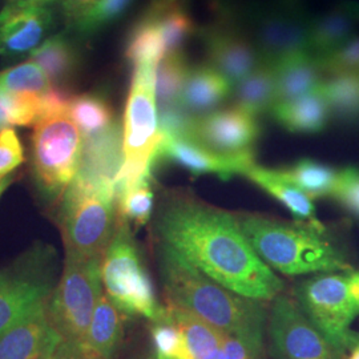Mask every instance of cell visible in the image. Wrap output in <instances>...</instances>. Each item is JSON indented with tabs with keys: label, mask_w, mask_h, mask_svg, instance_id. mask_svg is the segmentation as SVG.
Here are the masks:
<instances>
[{
	"label": "cell",
	"mask_w": 359,
	"mask_h": 359,
	"mask_svg": "<svg viewBox=\"0 0 359 359\" xmlns=\"http://www.w3.org/2000/svg\"><path fill=\"white\" fill-rule=\"evenodd\" d=\"M154 231L158 244L237 294L269 301L283 292V280L258 257L237 217L225 210L175 197L158 210Z\"/></svg>",
	"instance_id": "1"
},
{
	"label": "cell",
	"mask_w": 359,
	"mask_h": 359,
	"mask_svg": "<svg viewBox=\"0 0 359 359\" xmlns=\"http://www.w3.org/2000/svg\"><path fill=\"white\" fill-rule=\"evenodd\" d=\"M157 246L168 305L191 311L226 335L264 346L266 311L259 301L226 289L165 245Z\"/></svg>",
	"instance_id": "2"
},
{
	"label": "cell",
	"mask_w": 359,
	"mask_h": 359,
	"mask_svg": "<svg viewBox=\"0 0 359 359\" xmlns=\"http://www.w3.org/2000/svg\"><path fill=\"white\" fill-rule=\"evenodd\" d=\"M237 222L258 257L286 276L351 271L325 226L285 222L259 215L237 216Z\"/></svg>",
	"instance_id": "3"
},
{
	"label": "cell",
	"mask_w": 359,
	"mask_h": 359,
	"mask_svg": "<svg viewBox=\"0 0 359 359\" xmlns=\"http://www.w3.org/2000/svg\"><path fill=\"white\" fill-rule=\"evenodd\" d=\"M116 215L115 188L76 175L63 193L59 212L65 256L103 259L115 233Z\"/></svg>",
	"instance_id": "4"
},
{
	"label": "cell",
	"mask_w": 359,
	"mask_h": 359,
	"mask_svg": "<svg viewBox=\"0 0 359 359\" xmlns=\"http://www.w3.org/2000/svg\"><path fill=\"white\" fill-rule=\"evenodd\" d=\"M299 308L342 355L358 344L351 323L359 316V280L355 271L321 273L295 287Z\"/></svg>",
	"instance_id": "5"
},
{
	"label": "cell",
	"mask_w": 359,
	"mask_h": 359,
	"mask_svg": "<svg viewBox=\"0 0 359 359\" xmlns=\"http://www.w3.org/2000/svg\"><path fill=\"white\" fill-rule=\"evenodd\" d=\"M157 65L135 67L123 126L124 164L115 180V188L128 185L151 175L157 161L163 135L158 128L154 95Z\"/></svg>",
	"instance_id": "6"
},
{
	"label": "cell",
	"mask_w": 359,
	"mask_h": 359,
	"mask_svg": "<svg viewBox=\"0 0 359 359\" xmlns=\"http://www.w3.org/2000/svg\"><path fill=\"white\" fill-rule=\"evenodd\" d=\"M102 280L107 297L121 313L142 316L152 322L163 321L167 317V306H161L156 299L129 224L118 218L102 259Z\"/></svg>",
	"instance_id": "7"
},
{
	"label": "cell",
	"mask_w": 359,
	"mask_h": 359,
	"mask_svg": "<svg viewBox=\"0 0 359 359\" xmlns=\"http://www.w3.org/2000/svg\"><path fill=\"white\" fill-rule=\"evenodd\" d=\"M102 259L65 256V271L47 304V314L60 337L80 345L103 293Z\"/></svg>",
	"instance_id": "8"
},
{
	"label": "cell",
	"mask_w": 359,
	"mask_h": 359,
	"mask_svg": "<svg viewBox=\"0 0 359 359\" xmlns=\"http://www.w3.org/2000/svg\"><path fill=\"white\" fill-rule=\"evenodd\" d=\"M83 133L67 114L40 120L32 135V167L41 194L57 198L74 181L81 161Z\"/></svg>",
	"instance_id": "9"
},
{
	"label": "cell",
	"mask_w": 359,
	"mask_h": 359,
	"mask_svg": "<svg viewBox=\"0 0 359 359\" xmlns=\"http://www.w3.org/2000/svg\"><path fill=\"white\" fill-rule=\"evenodd\" d=\"M250 36L262 63L276 65L286 57L310 53V23L297 0L253 10Z\"/></svg>",
	"instance_id": "10"
},
{
	"label": "cell",
	"mask_w": 359,
	"mask_h": 359,
	"mask_svg": "<svg viewBox=\"0 0 359 359\" xmlns=\"http://www.w3.org/2000/svg\"><path fill=\"white\" fill-rule=\"evenodd\" d=\"M197 34L204 46L206 65L225 77L231 87L262 65L250 34L238 26L225 8L217 7L216 18Z\"/></svg>",
	"instance_id": "11"
},
{
	"label": "cell",
	"mask_w": 359,
	"mask_h": 359,
	"mask_svg": "<svg viewBox=\"0 0 359 359\" xmlns=\"http://www.w3.org/2000/svg\"><path fill=\"white\" fill-rule=\"evenodd\" d=\"M269 335L276 359L344 358L310 322L298 302L287 295L274 298Z\"/></svg>",
	"instance_id": "12"
},
{
	"label": "cell",
	"mask_w": 359,
	"mask_h": 359,
	"mask_svg": "<svg viewBox=\"0 0 359 359\" xmlns=\"http://www.w3.org/2000/svg\"><path fill=\"white\" fill-rule=\"evenodd\" d=\"M51 289V269L43 255L23 257L0 270V335L46 302Z\"/></svg>",
	"instance_id": "13"
},
{
	"label": "cell",
	"mask_w": 359,
	"mask_h": 359,
	"mask_svg": "<svg viewBox=\"0 0 359 359\" xmlns=\"http://www.w3.org/2000/svg\"><path fill=\"white\" fill-rule=\"evenodd\" d=\"M261 133L255 116L233 107L200 116L194 142L221 154L255 152Z\"/></svg>",
	"instance_id": "14"
},
{
	"label": "cell",
	"mask_w": 359,
	"mask_h": 359,
	"mask_svg": "<svg viewBox=\"0 0 359 359\" xmlns=\"http://www.w3.org/2000/svg\"><path fill=\"white\" fill-rule=\"evenodd\" d=\"M62 341L50 322L46 301L0 335V359H53Z\"/></svg>",
	"instance_id": "15"
},
{
	"label": "cell",
	"mask_w": 359,
	"mask_h": 359,
	"mask_svg": "<svg viewBox=\"0 0 359 359\" xmlns=\"http://www.w3.org/2000/svg\"><path fill=\"white\" fill-rule=\"evenodd\" d=\"M165 158L179 164L193 175H216L229 180L234 175H244L255 165V152L221 154L208 149L198 142L164 137L160 144L157 160Z\"/></svg>",
	"instance_id": "16"
},
{
	"label": "cell",
	"mask_w": 359,
	"mask_h": 359,
	"mask_svg": "<svg viewBox=\"0 0 359 359\" xmlns=\"http://www.w3.org/2000/svg\"><path fill=\"white\" fill-rule=\"evenodd\" d=\"M50 11L35 1L11 3L0 13V55L15 56L38 48L50 28Z\"/></svg>",
	"instance_id": "17"
},
{
	"label": "cell",
	"mask_w": 359,
	"mask_h": 359,
	"mask_svg": "<svg viewBox=\"0 0 359 359\" xmlns=\"http://www.w3.org/2000/svg\"><path fill=\"white\" fill-rule=\"evenodd\" d=\"M83 139L77 176L115 188L116 177L124 164L121 124L116 120L109 128Z\"/></svg>",
	"instance_id": "18"
},
{
	"label": "cell",
	"mask_w": 359,
	"mask_h": 359,
	"mask_svg": "<svg viewBox=\"0 0 359 359\" xmlns=\"http://www.w3.org/2000/svg\"><path fill=\"white\" fill-rule=\"evenodd\" d=\"M359 26V4L345 0L310 23V53L317 59L341 48L355 36Z\"/></svg>",
	"instance_id": "19"
},
{
	"label": "cell",
	"mask_w": 359,
	"mask_h": 359,
	"mask_svg": "<svg viewBox=\"0 0 359 359\" xmlns=\"http://www.w3.org/2000/svg\"><path fill=\"white\" fill-rule=\"evenodd\" d=\"M231 83L209 65L191 67L179 103L194 116L213 112L231 95Z\"/></svg>",
	"instance_id": "20"
},
{
	"label": "cell",
	"mask_w": 359,
	"mask_h": 359,
	"mask_svg": "<svg viewBox=\"0 0 359 359\" xmlns=\"http://www.w3.org/2000/svg\"><path fill=\"white\" fill-rule=\"evenodd\" d=\"M270 115L292 133H320L327 127L332 112L318 87L294 100L276 104Z\"/></svg>",
	"instance_id": "21"
},
{
	"label": "cell",
	"mask_w": 359,
	"mask_h": 359,
	"mask_svg": "<svg viewBox=\"0 0 359 359\" xmlns=\"http://www.w3.org/2000/svg\"><path fill=\"white\" fill-rule=\"evenodd\" d=\"M276 104L294 100L317 90L325 75L311 53H299L276 63Z\"/></svg>",
	"instance_id": "22"
},
{
	"label": "cell",
	"mask_w": 359,
	"mask_h": 359,
	"mask_svg": "<svg viewBox=\"0 0 359 359\" xmlns=\"http://www.w3.org/2000/svg\"><path fill=\"white\" fill-rule=\"evenodd\" d=\"M244 176L286 206L294 217L301 219L302 222L323 226L316 216L313 200L285 179L280 169L274 170L255 164L245 172Z\"/></svg>",
	"instance_id": "23"
},
{
	"label": "cell",
	"mask_w": 359,
	"mask_h": 359,
	"mask_svg": "<svg viewBox=\"0 0 359 359\" xmlns=\"http://www.w3.org/2000/svg\"><path fill=\"white\" fill-rule=\"evenodd\" d=\"M234 107L249 115L270 112L276 105V71L274 65L262 63L231 90Z\"/></svg>",
	"instance_id": "24"
},
{
	"label": "cell",
	"mask_w": 359,
	"mask_h": 359,
	"mask_svg": "<svg viewBox=\"0 0 359 359\" xmlns=\"http://www.w3.org/2000/svg\"><path fill=\"white\" fill-rule=\"evenodd\" d=\"M168 317L184 337L191 359L210 358L224 345L226 334L185 309L167 305Z\"/></svg>",
	"instance_id": "25"
},
{
	"label": "cell",
	"mask_w": 359,
	"mask_h": 359,
	"mask_svg": "<svg viewBox=\"0 0 359 359\" xmlns=\"http://www.w3.org/2000/svg\"><path fill=\"white\" fill-rule=\"evenodd\" d=\"M147 13L154 18L161 31L165 56L181 51L182 46L198 32L191 13L184 8L181 0H154Z\"/></svg>",
	"instance_id": "26"
},
{
	"label": "cell",
	"mask_w": 359,
	"mask_h": 359,
	"mask_svg": "<svg viewBox=\"0 0 359 359\" xmlns=\"http://www.w3.org/2000/svg\"><path fill=\"white\" fill-rule=\"evenodd\" d=\"M123 338L121 311L107 297L102 295L90 320V329L83 344L95 348L105 358L114 357Z\"/></svg>",
	"instance_id": "27"
},
{
	"label": "cell",
	"mask_w": 359,
	"mask_h": 359,
	"mask_svg": "<svg viewBox=\"0 0 359 359\" xmlns=\"http://www.w3.org/2000/svg\"><path fill=\"white\" fill-rule=\"evenodd\" d=\"M281 175L311 200L333 196L339 170L311 158H301L292 167L280 169Z\"/></svg>",
	"instance_id": "28"
},
{
	"label": "cell",
	"mask_w": 359,
	"mask_h": 359,
	"mask_svg": "<svg viewBox=\"0 0 359 359\" xmlns=\"http://www.w3.org/2000/svg\"><path fill=\"white\" fill-rule=\"evenodd\" d=\"M165 56L163 35L154 18L144 13L132 27L126 46V59L133 67L142 65H157Z\"/></svg>",
	"instance_id": "29"
},
{
	"label": "cell",
	"mask_w": 359,
	"mask_h": 359,
	"mask_svg": "<svg viewBox=\"0 0 359 359\" xmlns=\"http://www.w3.org/2000/svg\"><path fill=\"white\" fill-rule=\"evenodd\" d=\"M31 59L43 68L57 88L74 76L79 63L74 46L63 36H55L44 41L31 52Z\"/></svg>",
	"instance_id": "30"
},
{
	"label": "cell",
	"mask_w": 359,
	"mask_h": 359,
	"mask_svg": "<svg viewBox=\"0 0 359 359\" xmlns=\"http://www.w3.org/2000/svg\"><path fill=\"white\" fill-rule=\"evenodd\" d=\"M320 90L332 116L348 124L359 123V74L325 77Z\"/></svg>",
	"instance_id": "31"
},
{
	"label": "cell",
	"mask_w": 359,
	"mask_h": 359,
	"mask_svg": "<svg viewBox=\"0 0 359 359\" xmlns=\"http://www.w3.org/2000/svg\"><path fill=\"white\" fill-rule=\"evenodd\" d=\"M50 93L43 97H34L0 90V130L13 126L26 127L36 124L51 116Z\"/></svg>",
	"instance_id": "32"
},
{
	"label": "cell",
	"mask_w": 359,
	"mask_h": 359,
	"mask_svg": "<svg viewBox=\"0 0 359 359\" xmlns=\"http://www.w3.org/2000/svg\"><path fill=\"white\" fill-rule=\"evenodd\" d=\"M115 203L118 219L136 226L145 225L154 209L151 175L128 185L115 188Z\"/></svg>",
	"instance_id": "33"
},
{
	"label": "cell",
	"mask_w": 359,
	"mask_h": 359,
	"mask_svg": "<svg viewBox=\"0 0 359 359\" xmlns=\"http://www.w3.org/2000/svg\"><path fill=\"white\" fill-rule=\"evenodd\" d=\"M68 115L75 121L83 137L103 132L115 123V115L105 97L95 93H86L71 97Z\"/></svg>",
	"instance_id": "34"
},
{
	"label": "cell",
	"mask_w": 359,
	"mask_h": 359,
	"mask_svg": "<svg viewBox=\"0 0 359 359\" xmlns=\"http://www.w3.org/2000/svg\"><path fill=\"white\" fill-rule=\"evenodd\" d=\"M189 71L191 65L182 51L164 56L156 68L154 95L157 107L179 102Z\"/></svg>",
	"instance_id": "35"
},
{
	"label": "cell",
	"mask_w": 359,
	"mask_h": 359,
	"mask_svg": "<svg viewBox=\"0 0 359 359\" xmlns=\"http://www.w3.org/2000/svg\"><path fill=\"white\" fill-rule=\"evenodd\" d=\"M51 84L43 68L34 62L15 65L0 72V90L13 95L43 97L53 90Z\"/></svg>",
	"instance_id": "36"
},
{
	"label": "cell",
	"mask_w": 359,
	"mask_h": 359,
	"mask_svg": "<svg viewBox=\"0 0 359 359\" xmlns=\"http://www.w3.org/2000/svg\"><path fill=\"white\" fill-rule=\"evenodd\" d=\"M157 116L158 128L164 137L194 142L200 116L188 112L179 102L157 107Z\"/></svg>",
	"instance_id": "37"
},
{
	"label": "cell",
	"mask_w": 359,
	"mask_h": 359,
	"mask_svg": "<svg viewBox=\"0 0 359 359\" xmlns=\"http://www.w3.org/2000/svg\"><path fill=\"white\" fill-rule=\"evenodd\" d=\"M156 359H191L179 327L167 317L151 329Z\"/></svg>",
	"instance_id": "38"
},
{
	"label": "cell",
	"mask_w": 359,
	"mask_h": 359,
	"mask_svg": "<svg viewBox=\"0 0 359 359\" xmlns=\"http://www.w3.org/2000/svg\"><path fill=\"white\" fill-rule=\"evenodd\" d=\"M132 3L133 0H99L74 22V26L83 34L96 32L121 18Z\"/></svg>",
	"instance_id": "39"
},
{
	"label": "cell",
	"mask_w": 359,
	"mask_h": 359,
	"mask_svg": "<svg viewBox=\"0 0 359 359\" xmlns=\"http://www.w3.org/2000/svg\"><path fill=\"white\" fill-rule=\"evenodd\" d=\"M325 76L359 74V36H354L341 48L317 59Z\"/></svg>",
	"instance_id": "40"
},
{
	"label": "cell",
	"mask_w": 359,
	"mask_h": 359,
	"mask_svg": "<svg viewBox=\"0 0 359 359\" xmlns=\"http://www.w3.org/2000/svg\"><path fill=\"white\" fill-rule=\"evenodd\" d=\"M333 197L351 213L359 216V169L346 167L339 170Z\"/></svg>",
	"instance_id": "41"
},
{
	"label": "cell",
	"mask_w": 359,
	"mask_h": 359,
	"mask_svg": "<svg viewBox=\"0 0 359 359\" xmlns=\"http://www.w3.org/2000/svg\"><path fill=\"white\" fill-rule=\"evenodd\" d=\"M25 160L23 148L13 128L0 130V177L8 176Z\"/></svg>",
	"instance_id": "42"
},
{
	"label": "cell",
	"mask_w": 359,
	"mask_h": 359,
	"mask_svg": "<svg viewBox=\"0 0 359 359\" xmlns=\"http://www.w3.org/2000/svg\"><path fill=\"white\" fill-rule=\"evenodd\" d=\"M225 359H265L264 346L246 344L243 339L226 335L224 345Z\"/></svg>",
	"instance_id": "43"
},
{
	"label": "cell",
	"mask_w": 359,
	"mask_h": 359,
	"mask_svg": "<svg viewBox=\"0 0 359 359\" xmlns=\"http://www.w3.org/2000/svg\"><path fill=\"white\" fill-rule=\"evenodd\" d=\"M99 0H63V10L68 20L72 23L87 13Z\"/></svg>",
	"instance_id": "44"
},
{
	"label": "cell",
	"mask_w": 359,
	"mask_h": 359,
	"mask_svg": "<svg viewBox=\"0 0 359 359\" xmlns=\"http://www.w3.org/2000/svg\"><path fill=\"white\" fill-rule=\"evenodd\" d=\"M76 347L75 344L63 339L56 348L53 359H76Z\"/></svg>",
	"instance_id": "45"
},
{
	"label": "cell",
	"mask_w": 359,
	"mask_h": 359,
	"mask_svg": "<svg viewBox=\"0 0 359 359\" xmlns=\"http://www.w3.org/2000/svg\"><path fill=\"white\" fill-rule=\"evenodd\" d=\"M76 359H108L96 351L95 348L88 346L87 344H80L76 347Z\"/></svg>",
	"instance_id": "46"
},
{
	"label": "cell",
	"mask_w": 359,
	"mask_h": 359,
	"mask_svg": "<svg viewBox=\"0 0 359 359\" xmlns=\"http://www.w3.org/2000/svg\"><path fill=\"white\" fill-rule=\"evenodd\" d=\"M11 182H13V177L10 175L0 179V197H1L3 193L6 192V189L11 185Z\"/></svg>",
	"instance_id": "47"
},
{
	"label": "cell",
	"mask_w": 359,
	"mask_h": 359,
	"mask_svg": "<svg viewBox=\"0 0 359 359\" xmlns=\"http://www.w3.org/2000/svg\"><path fill=\"white\" fill-rule=\"evenodd\" d=\"M346 359H359V341L358 344L354 346V348L350 351L348 357Z\"/></svg>",
	"instance_id": "48"
},
{
	"label": "cell",
	"mask_w": 359,
	"mask_h": 359,
	"mask_svg": "<svg viewBox=\"0 0 359 359\" xmlns=\"http://www.w3.org/2000/svg\"><path fill=\"white\" fill-rule=\"evenodd\" d=\"M208 359H225V355H224V350H222V347L218 350L217 353H215L210 358Z\"/></svg>",
	"instance_id": "49"
},
{
	"label": "cell",
	"mask_w": 359,
	"mask_h": 359,
	"mask_svg": "<svg viewBox=\"0 0 359 359\" xmlns=\"http://www.w3.org/2000/svg\"><path fill=\"white\" fill-rule=\"evenodd\" d=\"M31 1H35V3H38V4L44 6L46 3H50V1H53V0H31Z\"/></svg>",
	"instance_id": "50"
},
{
	"label": "cell",
	"mask_w": 359,
	"mask_h": 359,
	"mask_svg": "<svg viewBox=\"0 0 359 359\" xmlns=\"http://www.w3.org/2000/svg\"><path fill=\"white\" fill-rule=\"evenodd\" d=\"M10 1H13V3H15V1H20V0H10Z\"/></svg>",
	"instance_id": "51"
},
{
	"label": "cell",
	"mask_w": 359,
	"mask_h": 359,
	"mask_svg": "<svg viewBox=\"0 0 359 359\" xmlns=\"http://www.w3.org/2000/svg\"><path fill=\"white\" fill-rule=\"evenodd\" d=\"M358 280H359V273H358Z\"/></svg>",
	"instance_id": "52"
},
{
	"label": "cell",
	"mask_w": 359,
	"mask_h": 359,
	"mask_svg": "<svg viewBox=\"0 0 359 359\" xmlns=\"http://www.w3.org/2000/svg\"><path fill=\"white\" fill-rule=\"evenodd\" d=\"M0 179H1V177H0Z\"/></svg>",
	"instance_id": "53"
},
{
	"label": "cell",
	"mask_w": 359,
	"mask_h": 359,
	"mask_svg": "<svg viewBox=\"0 0 359 359\" xmlns=\"http://www.w3.org/2000/svg\"><path fill=\"white\" fill-rule=\"evenodd\" d=\"M154 359H156V358H154Z\"/></svg>",
	"instance_id": "54"
}]
</instances>
